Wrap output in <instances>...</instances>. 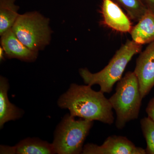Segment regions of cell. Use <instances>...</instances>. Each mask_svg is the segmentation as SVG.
I'll use <instances>...</instances> for the list:
<instances>
[{
    "label": "cell",
    "mask_w": 154,
    "mask_h": 154,
    "mask_svg": "<svg viewBox=\"0 0 154 154\" xmlns=\"http://www.w3.org/2000/svg\"><path fill=\"white\" fill-rule=\"evenodd\" d=\"M104 94L94 91L88 85L72 84L60 97L57 104L60 108L68 109L74 117L111 125L114 120L113 108Z\"/></svg>",
    "instance_id": "cell-1"
},
{
    "label": "cell",
    "mask_w": 154,
    "mask_h": 154,
    "mask_svg": "<svg viewBox=\"0 0 154 154\" xmlns=\"http://www.w3.org/2000/svg\"><path fill=\"white\" fill-rule=\"evenodd\" d=\"M126 11L128 16L138 22L148 11L143 0H112Z\"/></svg>",
    "instance_id": "cell-14"
},
{
    "label": "cell",
    "mask_w": 154,
    "mask_h": 154,
    "mask_svg": "<svg viewBox=\"0 0 154 154\" xmlns=\"http://www.w3.org/2000/svg\"><path fill=\"white\" fill-rule=\"evenodd\" d=\"M142 48V45L128 39L102 70L93 73L88 69H81L80 75L86 85L91 86L99 85L100 91L104 93H110L115 83L122 78L130 61L135 55L141 52Z\"/></svg>",
    "instance_id": "cell-2"
},
{
    "label": "cell",
    "mask_w": 154,
    "mask_h": 154,
    "mask_svg": "<svg viewBox=\"0 0 154 154\" xmlns=\"http://www.w3.org/2000/svg\"><path fill=\"white\" fill-rule=\"evenodd\" d=\"M146 111L148 116L154 122V98L150 100L146 108Z\"/></svg>",
    "instance_id": "cell-16"
},
{
    "label": "cell",
    "mask_w": 154,
    "mask_h": 154,
    "mask_svg": "<svg viewBox=\"0 0 154 154\" xmlns=\"http://www.w3.org/2000/svg\"><path fill=\"white\" fill-rule=\"evenodd\" d=\"M133 41L143 45L154 42V13L148 11L133 26L130 32Z\"/></svg>",
    "instance_id": "cell-11"
},
{
    "label": "cell",
    "mask_w": 154,
    "mask_h": 154,
    "mask_svg": "<svg viewBox=\"0 0 154 154\" xmlns=\"http://www.w3.org/2000/svg\"><path fill=\"white\" fill-rule=\"evenodd\" d=\"M84 154H145L146 150L136 146L127 138L110 136L102 145L88 143L84 146Z\"/></svg>",
    "instance_id": "cell-6"
},
{
    "label": "cell",
    "mask_w": 154,
    "mask_h": 154,
    "mask_svg": "<svg viewBox=\"0 0 154 154\" xmlns=\"http://www.w3.org/2000/svg\"><path fill=\"white\" fill-rule=\"evenodd\" d=\"M16 0H0V35L11 29L19 16Z\"/></svg>",
    "instance_id": "cell-13"
},
{
    "label": "cell",
    "mask_w": 154,
    "mask_h": 154,
    "mask_svg": "<svg viewBox=\"0 0 154 154\" xmlns=\"http://www.w3.org/2000/svg\"><path fill=\"white\" fill-rule=\"evenodd\" d=\"M140 124L147 144L146 154H154V122L148 116L141 119Z\"/></svg>",
    "instance_id": "cell-15"
},
{
    "label": "cell",
    "mask_w": 154,
    "mask_h": 154,
    "mask_svg": "<svg viewBox=\"0 0 154 154\" xmlns=\"http://www.w3.org/2000/svg\"><path fill=\"white\" fill-rule=\"evenodd\" d=\"M1 154H15L14 146H1Z\"/></svg>",
    "instance_id": "cell-17"
},
{
    "label": "cell",
    "mask_w": 154,
    "mask_h": 154,
    "mask_svg": "<svg viewBox=\"0 0 154 154\" xmlns=\"http://www.w3.org/2000/svg\"><path fill=\"white\" fill-rule=\"evenodd\" d=\"M9 85L8 80L3 77L0 78V128L11 120L22 117L23 111L9 101L8 92Z\"/></svg>",
    "instance_id": "cell-10"
},
{
    "label": "cell",
    "mask_w": 154,
    "mask_h": 154,
    "mask_svg": "<svg viewBox=\"0 0 154 154\" xmlns=\"http://www.w3.org/2000/svg\"><path fill=\"white\" fill-rule=\"evenodd\" d=\"M1 36L2 47L7 57L27 62L36 60L38 52L30 49L22 43L12 28L7 30Z\"/></svg>",
    "instance_id": "cell-9"
},
{
    "label": "cell",
    "mask_w": 154,
    "mask_h": 154,
    "mask_svg": "<svg viewBox=\"0 0 154 154\" xmlns=\"http://www.w3.org/2000/svg\"><path fill=\"white\" fill-rule=\"evenodd\" d=\"M101 12L103 23L121 33H130L133 28L130 19L122 8L112 0H103Z\"/></svg>",
    "instance_id": "cell-8"
},
{
    "label": "cell",
    "mask_w": 154,
    "mask_h": 154,
    "mask_svg": "<svg viewBox=\"0 0 154 154\" xmlns=\"http://www.w3.org/2000/svg\"><path fill=\"white\" fill-rule=\"evenodd\" d=\"M142 99L137 77L134 72H127L117 82L116 92L109 99L116 113L118 129H122L127 122L138 118Z\"/></svg>",
    "instance_id": "cell-3"
},
{
    "label": "cell",
    "mask_w": 154,
    "mask_h": 154,
    "mask_svg": "<svg viewBox=\"0 0 154 154\" xmlns=\"http://www.w3.org/2000/svg\"><path fill=\"white\" fill-rule=\"evenodd\" d=\"M134 72L137 77L141 96L143 99L154 87V42L140 53Z\"/></svg>",
    "instance_id": "cell-7"
},
{
    "label": "cell",
    "mask_w": 154,
    "mask_h": 154,
    "mask_svg": "<svg viewBox=\"0 0 154 154\" xmlns=\"http://www.w3.org/2000/svg\"><path fill=\"white\" fill-rule=\"evenodd\" d=\"M148 11L154 13V0H143Z\"/></svg>",
    "instance_id": "cell-18"
},
{
    "label": "cell",
    "mask_w": 154,
    "mask_h": 154,
    "mask_svg": "<svg viewBox=\"0 0 154 154\" xmlns=\"http://www.w3.org/2000/svg\"><path fill=\"white\" fill-rule=\"evenodd\" d=\"M4 50L3 48L1 47L0 48V60H3L4 59Z\"/></svg>",
    "instance_id": "cell-19"
},
{
    "label": "cell",
    "mask_w": 154,
    "mask_h": 154,
    "mask_svg": "<svg viewBox=\"0 0 154 154\" xmlns=\"http://www.w3.org/2000/svg\"><path fill=\"white\" fill-rule=\"evenodd\" d=\"M12 29L22 43L35 51L43 49L50 41L49 20L37 12L19 15Z\"/></svg>",
    "instance_id": "cell-5"
},
{
    "label": "cell",
    "mask_w": 154,
    "mask_h": 154,
    "mask_svg": "<svg viewBox=\"0 0 154 154\" xmlns=\"http://www.w3.org/2000/svg\"><path fill=\"white\" fill-rule=\"evenodd\" d=\"M75 117L66 114L57 128L52 143L56 153L82 154L93 121L83 119L76 120Z\"/></svg>",
    "instance_id": "cell-4"
},
{
    "label": "cell",
    "mask_w": 154,
    "mask_h": 154,
    "mask_svg": "<svg viewBox=\"0 0 154 154\" xmlns=\"http://www.w3.org/2000/svg\"><path fill=\"white\" fill-rule=\"evenodd\" d=\"M15 154H51L56 152L52 143L36 138L23 140L14 146Z\"/></svg>",
    "instance_id": "cell-12"
}]
</instances>
